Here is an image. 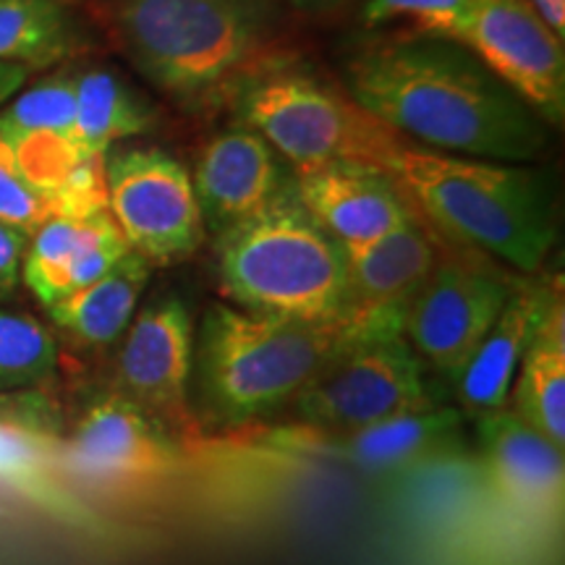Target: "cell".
<instances>
[{
	"mask_svg": "<svg viewBox=\"0 0 565 565\" xmlns=\"http://www.w3.org/2000/svg\"><path fill=\"white\" fill-rule=\"evenodd\" d=\"M345 89L427 150L498 162L545 150L540 116L454 40L414 32L366 47L345 66Z\"/></svg>",
	"mask_w": 565,
	"mask_h": 565,
	"instance_id": "cell-1",
	"label": "cell"
},
{
	"mask_svg": "<svg viewBox=\"0 0 565 565\" xmlns=\"http://www.w3.org/2000/svg\"><path fill=\"white\" fill-rule=\"evenodd\" d=\"M349 317L299 320L212 303L194 341L192 383L204 414L246 424L294 404L349 345L366 341Z\"/></svg>",
	"mask_w": 565,
	"mask_h": 565,
	"instance_id": "cell-2",
	"label": "cell"
},
{
	"mask_svg": "<svg viewBox=\"0 0 565 565\" xmlns=\"http://www.w3.org/2000/svg\"><path fill=\"white\" fill-rule=\"evenodd\" d=\"M113 24L134 68L189 108L236 95L273 68L265 0H116Z\"/></svg>",
	"mask_w": 565,
	"mask_h": 565,
	"instance_id": "cell-3",
	"label": "cell"
},
{
	"mask_svg": "<svg viewBox=\"0 0 565 565\" xmlns=\"http://www.w3.org/2000/svg\"><path fill=\"white\" fill-rule=\"evenodd\" d=\"M391 173L435 228L521 273H536L555 244L550 183L513 162L461 158L406 145Z\"/></svg>",
	"mask_w": 565,
	"mask_h": 565,
	"instance_id": "cell-4",
	"label": "cell"
},
{
	"mask_svg": "<svg viewBox=\"0 0 565 565\" xmlns=\"http://www.w3.org/2000/svg\"><path fill=\"white\" fill-rule=\"evenodd\" d=\"M215 238L217 278L233 307L299 320H338L349 312L343 244L301 207L291 181Z\"/></svg>",
	"mask_w": 565,
	"mask_h": 565,
	"instance_id": "cell-5",
	"label": "cell"
},
{
	"mask_svg": "<svg viewBox=\"0 0 565 565\" xmlns=\"http://www.w3.org/2000/svg\"><path fill=\"white\" fill-rule=\"evenodd\" d=\"M246 129L257 131L294 171L328 162H362L391 171L406 139L351 95L294 71L267 68L236 92Z\"/></svg>",
	"mask_w": 565,
	"mask_h": 565,
	"instance_id": "cell-6",
	"label": "cell"
},
{
	"mask_svg": "<svg viewBox=\"0 0 565 565\" xmlns=\"http://www.w3.org/2000/svg\"><path fill=\"white\" fill-rule=\"evenodd\" d=\"M515 282L482 252L469 246L450 252L443 244L433 273L408 303L404 338L424 364L456 383L503 312Z\"/></svg>",
	"mask_w": 565,
	"mask_h": 565,
	"instance_id": "cell-7",
	"label": "cell"
},
{
	"mask_svg": "<svg viewBox=\"0 0 565 565\" xmlns=\"http://www.w3.org/2000/svg\"><path fill=\"white\" fill-rule=\"evenodd\" d=\"M433 404L424 362L404 335H374L345 349L294 401L315 433H351Z\"/></svg>",
	"mask_w": 565,
	"mask_h": 565,
	"instance_id": "cell-8",
	"label": "cell"
},
{
	"mask_svg": "<svg viewBox=\"0 0 565 565\" xmlns=\"http://www.w3.org/2000/svg\"><path fill=\"white\" fill-rule=\"evenodd\" d=\"M108 212L126 244L152 267L183 263L200 249L204 221L192 173L160 147L105 152Z\"/></svg>",
	"mask_w": 565,
	"mask_h": 565,
	"instance_id": "cell-9",
	"label": "cell"
},
{
	"mask_svg": "<svg viewBox=\"0 0 565 565\" xmlns=\"http://www.w3.org/2000/svg\"><path fill=\"white\" fill-rule=\"evenodd\" d=\"M477 55L542 121L563 124L565 51L529 0H475L440 34Z\"/></svg>",
	"mask_w": 565,
	"mask_h": 565,
	"instance_id": "cell-10",
	"label": "cell"
},
{
	"mask_svg": "<svg viewBox=\"0 0 565 565\" xmlns=\"http://www.w3.org/2000/svg\"><path fill=\"white\" fill-rule=\"evenodd\" d=\"M194 315L181 296H154L134 315L116 353L113 393L124 395L162 429L189 422L194 372Z\"/></svg>",
	"mask_w": 565,
	"mask_h": 565,
	"instance_id": "cell-11",
	"label": "cell"
},
{
	"mask_svg": "<svg viewBox=\"0 0 565 565\" xmlns=\"http://www.w3.org/2000/svg\"><path fill=\"white\" fill-rule=\"evenodd\" d=\"M343 249L349 265L345 317L364 335H404L408 303L443 252L437 233L416 212L385 236Z\"/></svg>",
	"mask_w": 565,
	"mask_h": 565,
	"instance_id": "cell-12",
	"label": "cell"
},
{
	"mask_svg": "<svg viewBox=\"0 0 565 565\" xmlns=\"http://www.w3.org/2000/svg\"><path fill=\"white\" fill-rule=\"evenodd\" d=\"M291 186L301 207L343 246L370 244L419 212L391 171L362 162L301 168Z\"/></svg>",
	"mask_w": 565,
	"mask_h": 565,
	"instance_id": "cell-13",
	"label": "cell"
},
{
	"mask_svg": "<svg viewBox=\"0 0 565 565\" xmlns=\"http://www.w3.org/2000/svg\"><path fill=\"white\" fill-rule=\"evenodd\" d=\"M68 456L76 471L97 482H152L179 469L166 429L113 391L84 408Z\"/></svg>",
	"mask_w": 565,
	"mask_h": 565,
	"instance_id": "cell-14",
	"label": "cell"
},
{
	"mask_svg": "<svg viewBox=\"0 0 565 565\" xmlns=\"http://www.w3.org/2000/svg\"><path fill=\"white\" fill-rule=\"evenodd\" d=\"M484 477L513 511L561 521L565 508L563 450L508 408L477 416Z\"/></svg>",
	"mask_w": 565,
	"mask_h": 565,
	"instance_id": "cell-15",
	"label": "cell"
},
{
	"mask_svg": "<svg viewBox=\"0 0 565 565\" xmlns=\"http://www.w3.org/2000/svg\"><path fill=\"white\" fill-rule=\"evenodd\" d=\"M463 416L458 408L429 406L351 433L301 435L317 454L341 461L366 477H395L461 454Z\"/></svg>",
	"mask_w": 565,
	"mask_h": 565,
	"instance_id": "cell-16",
	"label": "cell"
},
{
	"mask_svg": "<svg viewBox=\"0 0 565 565\" xmlns=\"http://www.w3.org/2000/svg\"><path fill=\"white\" fill-rule=\"evenodd\" d=\"M280 154L257 131L236 126L204 147L192 175L204 231L221 236L288 186Z\"/></svg>",
	"mask_w": 565,
	"mask_h": 565,
	"instance_id": "cell-17",
	"label": "cell"
},
{
	"mask_svg": "<svg viewBox=\"0 0 565 565\" xmlns=\"http://www.w3.org/2000/svg\"><path fill=\"white\" fill-rule=\"evenodd\" d=\"M124 233L108 210L95 215H58L30 236L21 265V282L42 307L100 280L129 254Z\"/></svg>",
	"mask_w": 565,
	"mask_h": 565,
	"instance_id": "cell-18",
	"label": "cell"
},
{
	"mask_svg": "<svg viewBox=\"0 0 565 565\" xmlns=\"http://www.w3.org/2000/svg\"><path fill=\"white\" fill-rule=\"evenodd\" d=\"M561 288L547 282L519 280L508 296L503 312L477 345L475 356L458 374L456 391L463 412L482 416L500 412L508 406V395L521 359L534 341L536 330L550 312V307L561 299Z\"/></svg>",
	"mask_w": 565,
	"mask_h": 565,
	"instance_id": "cell-19",
	"label": "cell"
},
{
	"mask_svg": "<svg viewBox=\"0 0 565 565\" xmlns=\"http://www.w3.org/2000/svg\"><path fill=\"white\" fill-rule=\"evenodd\" d=\"M150 275L152 265L137 252H129L100 280L51 303L47 315L76 343L87 345V349H105V345L121 341L137 315Z\"/></svg>",
	"mask_w": 565,
	"mask_h": 565,
	"instance_id": "cell-20",
	"label": "cell"
},
{
	"mask_svg": "<svg viewBox=\"0 0 565 565\" xmlns=\"http://www.w3.org/2000/svg\"><path fill=\"white\" fill-rule=\"evenodd\" d=\"M511 412L565 450V312L557 299L521 359L511 395Z\"/></svg>",
	"mask_w": 565,
	"mask_h": 565,
	"instance_id": "cell-21",
	"label": "cell"
},
{
	"mask_svg": "<svg viewBox=\"0 0 565 565\" xmlns=\"http://www.w3.org/2000/svg\"><path fill=\"white\" fill-rule=\"evenodd\" d=\"M154 126L150 105L129 84L105 68H92L76 79L74 141L82 154H105L118 141L141 137Z\"/></svg>",
	"mask_w": 565,
	"mask_h": 565,
	"instance_id": "cell-22",
	"label": "cell"
},
{
	"mask_svg": "<svg viewBox=\"0 0 565 565\" xmlns=\"http://www.w3.org/2000/svg\"><path fill=\"white\" fill-rule=\"evenodd\" d=\"M74 47V26L55 0H0V63L47 66Z\"/></svg>",
	"mask_w": 565,
	"mask_h": 565,
	"instance_id": "cell-23",
	"label": "cell"
},
{
	"mask_svg": "<svg viewBox=\"0 0 565 565\" xmlns=\"http://www.w3.org/2000/svg\"><path fill=\"white\" fill-rule=\"evenodd\" d=\"M55 370L58 343L51 330L30 315L0 309V393L45 385Z\"/></svg>",
	"mask_w": 565,
	"mask_h": 565,
	"instance_id": "cell-24",
	"label": "cell"
},
{
	"mask_svg": "<svg viewBox=\"0 0 565 565\" xmlns=\"http://www.w3.org/2000/svg\"><path fill=\"white\" fill-rule=\"evenodd\" d=\"M76 79L79 74L47 76L0 110V137L21 134H61L74 139Z\"/></svg>",
	"mask_w": 565,
	"mask_h": 565,
	"instance_id": "cell-25",
	"label": "cell"
},
{
	"mask_svg": "<svg viewBox=\"0 0 565 565\" xmlns=\"http://www.w3.org/2000/svg\"><path fill=\"white\" fill-rule=\"evenodd\" d=\"M58 202L21 173L11 145L0 137V223L32 236L42 223L58 217Z\"/></svg>",
	"mask_w": 565,
	"mask_h": 565,
	"instance_id": "cell-26",
	"label": "cell"
},
{
	"mask_svg": "<svg viewBox=\"0 0 565 565\" xmlns=\"http://www.w3.org/2000/svg\"><path fill=\"white\" fill-rule=\"evenodd\" d=\"M475 0H366L362 9L364 26H385L408 19L416 32L440 38L445 26L469 9Z\"/></svg>",
	"mask_w": 565,
	"mask_h": 565,
	"instance_id": "cell-27",
	"label": "cell"
},
{
	"mask_svg": "<svg viewBox=\"0 0 565 565\" xmlns=\"http://www.w3.org/2000/svg\"><path fill=\"white\" fill-rule=\"evenodd\" d=\"M30 236L0 223V301L11 299L21 286V265Z\"/></svg>",
	"mask_w": 565,
	"mask_h": 565,
	"instance_id": "cell-28",
	"label": "cell"
},
{
	"mask_svg": "<svg viewBox=\"0 0 565 565\" xmlns=\"http://www.w3.org/2000/svg\"><path fill=\"white\" fill-rule=\"evenodd\" d=\"M30 66L21 63H0V105L9 103L17 92L30 79Z\"/></svg>",
	"mask_w": 565,
	"mask_h": 565,
	"instance_id": "cell-29",
	"label": "cell"
},
{
	"mask_svg": "<svg viewBox=\"0 0 565 565\" xmlns=\"http://www.w3.org/2000/svg\"><path fill=\"white\" fill-rule=\"evenodd\" d=\"M557 38L565 34V0H529Z\"/></svg>",
	"mask_w": 565,
	"mask_h": 565,
	"instance_id": "cell-30",
	"label": "cell"
},
{
	"mask_svg": "<svg viewBox=\"0 0 565 565\" xmlns=\"http://www.w3.org/2000/svg\"><path fill=\"white\" fill-rule=\"evenodd\" d=\"M288 3H294V6H328V3H333V0H288Z\"/></svg>",
	"mask_w": 565,
	"mask_h": 565,
	"instance_id": "cell-31",
	"label": "cell"
}]
</instances>
